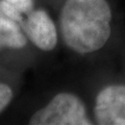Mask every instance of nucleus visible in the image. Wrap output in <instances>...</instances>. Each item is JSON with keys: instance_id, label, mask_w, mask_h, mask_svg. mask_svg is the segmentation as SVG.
<instances>
[{"instance_id": "f257e3e1", "label": "nucleus", "mask_w": 125, "mask_h": 125, "mask_svg": "<svg viewBox=\"0 0 125 125\" xmlns=\"http://www.w3.org/2000/svg\"><path fill=\"white\" fill-rule=\"evenodd\" d=\"M112 19L107 0H65L58 16L62 42L77 54L98 51L111 38Z\"/></svg>"}, {"instance_id": "423d86ee", "label": "nucleus", "mask_w": 125, "mask_h": 125, "mask_svg": "<svg viewBox=\"0 0 125 125\" xmlns=\"http://www.w3.org/2000/svg\"><path fill=\"white\" fill-rule=\"evenodd\" d=\"M0 10L4 14L6 17H9L11 20L16 21L19 24H22V22L24 21V17H23L22 13H20L17 9H15L13 5H10L9 2H6L5 0H0Z\"/></svg>"}, {"instance_id": "f03ea898", "label": "nucleus", "mask_w": 125, "mask_h": 125, "mask_svg": "<svg viewBox=\"0 0 125 125\" xmlns=\"http://www.w3.org/2000/svg\"><path fill=\"white\" fill-rule=\"evenodd\" d=\"M87 106L76 94L61 92L49 102L32 114L29 124L32 125H90Z\"/></svg>"}, {"instance_id": "39448f33", "label": "nucleus", "mask_w": 125, "mask_h": 125, "mask_svg": "<svg viewBox=\"0 0 125 125\" xmlns=\"http://www.w3.org/2000/svg\"><path fill=\"white\" fill-rule=\"evenodd\" d=\"M26 44L27 37L21 25L0 10V49H22Z\"/></svg>"}, {"instance_id": "6e6552de", "label": "nucleus", "mask_w": 125, "mask_h": 125, "mask_svg": "<svg viewBox=\"0 0 125 125\" xmlns=\"http://www.w3.org/2000/svg\"><path fill=\"white\" fill-rule=\"evenodd\" d=\"M15 9H17L23 15L29 14L31 10H34L33 0H5Z\"/></svg>"}, {"instance_id": "7ed1b4c3", "label": "nucleus", "mask_w": 125, "mask_h": 125, "mask_svg": "<svg viewBox=\"0 0 125 125\" xmlns=\"http://www.w3.org/2000/svg\"><path fill=\"white\" fill-rule=\"evenodd\" d=\"M93 114L99 125H125V85L109 84L100 90Z\"/></svg>"}, {"instance_id": "20e7f679", "label": "nucleus", "mask_w": 125, "mask_h": 125, "mask_svg": "<svg viewBox=\"0 0 125 125\" xmlns=\"http://www.w3.org/2000/svg\"><path fill=\"white\" fill-rule=\"evenodd\" d=\"M21 27L27 39L42 51H51L56 47L57 28L53 19L46 10H31L26 15Z\"/></svg>"}, {"instance_id": "0eeeda50", "label": "nucleus", "mask_w": 125, "mask_h": 125, "mask_svg": "<svg viewBox=\"0 0 125 125\" xmlns=\"http://www.w3.org/2000/svg\"><path fill=\"white\" fill-rule=\"evenodd\" d=\"M14 98V92L9 84L0 83V113L9 106Z\"/></svg>"}]
</instances>
